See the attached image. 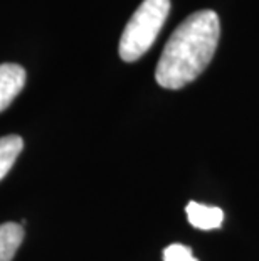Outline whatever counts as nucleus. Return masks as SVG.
I'll return each mask as SVG.
<instances>
[{"instance_id":"obj_1","label":"nucleus","mask_w":259,"mask_h":261,"mask_svg":"<svg viewBox=\"0 0 259 261\" xmlns=\"http://www.w3.org/2000/svg\"><path fill=\"white\" fill-rule=\"evenodd\" d=\"M219 36L220 22L214 10L189 15L165 44L155 71L158 85L180 90L197 80L212 61Z\"/></svg>"},{"instance_id":"obj_2","label":"nucleus","mask_w":259,"mask_h":261,"mask_svg":"<svg viewBox=\"0 0 259 261\" xmlns=\"http://www.w3.org/2000/svg\"><path fill=\"white\" fill-rule=\"evenodd\" d=\"M170 12V0H143L126 24L118 53L126 63L138 61L153 46Z\"/></svg>"},{"instance_id":"obj_3","label":"nucleus","mask_w":259,"mask_h":261,"mask_svg":"<svg viewBox=\"0 0 259 261\" xmlns=\"http://www.w3.org/2000/svg\"><path fill=\"white\" fill-rule=\"evenodd\" d=\"M25 69L19 64H0V113L7 110L25 86Z\"/></svg>"},{"instance_id":"obj_4","label":"nucleus","mask_w":259,"mask_h":261,"mask_svg":"<svg viewBox=\"0 0 259 261\" xmlns=\"http://www.w3.org/2000/svg\"><path fill=\"white\" fill-rule=\"evenodd\" d=\"M187 216H189V223L202 231H211V229H219L222 226L224 221V213L220 207L216 205H206L199 204L195 201H190L187 204Z\"/></svg>"},{"instance_id":"obj_5","label":"nucleus","mask_w":259,"mask_h":261,"mask_svg":"<svg viewBox=\"0 0 259 261\" xmlns=\"http://www.w3.org/2000/svg\"><path fill=\"white\" fill-rule=\"evenodd\" d=\"M24 240V227L17 223L0 224V261H12Z\"/></svg>"},{"instance_id":"obj_6","label":"nucleus","mask_w":259,"mask_h":261,"mask_svg":"<svg viewBox=\"0 0 259 261\" xmlns=\"http://www.w3.org/2000/svg\"><path fill=\"white\" fill-rule=\"evenodd\" d=\"M22 148H24V140L19 135H7L0 138V180L14 167Z\"/></svg>"},{"instance_id":"obj_7","label":"nucleus","mask_w":259,"mask_h":261,"mask_svg":"<svg viewBox=\"0 0 259 261\" xmlns=\"http://www.w3.org/2000/svg\"><path fill=\"white\" fill-rule=\"evenodd\" d=\"M163 261H199V259L194 258L192 249L189 246L175 243V244H170V246L165 248Z\"/></svg>"}]
</instances>
